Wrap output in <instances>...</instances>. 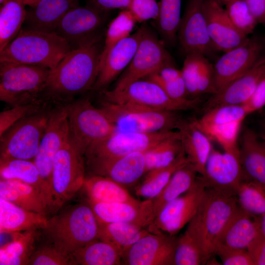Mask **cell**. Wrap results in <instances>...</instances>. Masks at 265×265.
Returning a JSON list of instances; mask_svg holds the SVG:
<instances>
[{"instance_id":"cell-46","label":"cell","mask_w":265,"mask_h":265,"mask_svg":"<svg viewBox=\"0 0 265 265\" xmlns=\"http://www.w3.org/2000/svg\"><path fill=\"white\" fill-rule=\"evenodd\" d=\"M228 15L236 28L247 36L253 32L257 23L244 0H234L225 5Z\"/></svg>"},{"instance_id":"cell-16","label":"cell","mask_w":265,"mask_h":265,"mask_svg":"<svg viewBox=\"0 0 265 265\" xmlns=\"http://www.w3.org/2000/svg\"><path fill=\"white\" fill-rule=\"evenodd\" d=\"M265 46L263 39L254 36L224 52L213 65L216 92L248 71L264 54Z\"/></svg>"},{"instance_id":"cell-41","label":"cell","mask_w":265,"mask_h":265,"mask_svg":"<svg viewBox=\"0 0 265 265\" xmlns=\"http://www.w3.org/2000/svg\"><path fill=\"white\" fill-rule=\"evenodd\" d=\"M183 151L180 134L160 142L145 152L146 173L170 165Z\"/></svg>"},{"instance_id":"cell-34","label":"cell","mask_w":265,"mask_h":265,"mask_svg":"<svg viewBox=\"0 0 265 265\" xmlns=\"http://www.w3.org/2000/svg\"><path fill=\"white\" fill-rule=\"evenodd\" d=\"M71 265H119L122 258L109 243L97 239L80 247L69 255Z\"/></svg>"},{"instance_id":"cell-39","label":"cell","mask_w":265,"mask_h":265,"mask_svg":"<svg viewBox=\"0 0 265 265\" xmlns=\"http://www.w3.org/2000/svg\"><path fill=\"white\" fill-rule=\"evenodd\" d=\"M248 115L243 105H223L205 112L202 117L193 121L207 134L216 128L236 122H242Z\"/></svg>"},{"instance_id":"cell-32","label":"cell","mask_w":265,"mask_h":265,"mask_svg":"<svg viewBox=\"0 0 265 265\" xmlns=\"http://www.w3.org/2000/svg\"><path fill=\"white\" fill-rule=\"evenodd\" d=\"M99 224V239L113 246L122 258L130 248L150 232L147 228L132 223Z\"/></svg>"},{"instance_id":"cell-9","label":"cell","mask_w":265,"mask_h":265,"mask_svg":"<svg viewBox=\"0 0 265 265\" xmlns=\"http://www.w3.org/2000/svg\"><path fill=\"white\" fill-rule=\"evenodd\" d=\"M103 101L114 104H131L150 108L174 111L195 109L200 98L180 101L170 98L156 82L147 79L134 81L124 89H104Z\"/></svg>"},{"instance_id":"cell-48","label":"cell","mask_w":265,"mask_h":265,"mask_svg":"<svg viewBox=\"0 0 265 265\" xmlns=\"http://www.w3.org/2000/svg\"><path fill=\"white\" fill-rule=\"evenodd\" d=\"M42 99L36 102L16 105L0 113V136L20 120L45 110Z\"/></svg>"},{"instance_id":"cell-53","label":"cell","mask_w":265,"mask_h":265,"mask_svg":"<svg viewBox=\"0 0 265 265\" xmlns=\"http://www.w3.org/2000/svg\"><path fill=\"white\" fill-rule=\"evenodd\" d=\"M242 105L244 106L248 114L265 106V75L249 99Z\"/></svg>"},{"instance_id":"cell-13","label":"cell","mask_w":265,"mask_h":265,"mask_svg":"<svg viewBox=\"0 0 265 265\" xmlns=\"http://www.w3.org/2000/svg\"><path fill=\"white\" fill-rule=\"evenodd\" d=\"M206 186L200 176L186 192L166 205L147 229L151 233L175 236L196 214Z\"/></svg>"},{"instance_id":"cell-56","label":"cell","mask_w":265,"mask_h":265,"mask_svg":"<svg viewBox=\"0 0 265 265\" xmlns=\"http://www.w3.org/2000/svg\"><path fill=\"white\" fill-rule=\"evenodd\" d=\"M259 231L265 236V213L256 216Z\"/></svg>"},{"instance_id":"cell-52","label":"cell","mask_w":265,"mask_h":265,"mask_svg":"<svg viewBox=\"0 0 265 265\" xmlns=\"http://www.w3.org/2000/svg\"><path fill=\"white\" fill-rule=\"evenodd\" d=\"M246 250L254 265H265V236L260 231Z\"/></svg>"},{"instance_id":"cell-3","label":"cell","mask_w":265,"mask_h":265,"mask_svg":"<svg viewBox=\"0 0 265 265\" xmlns=\"http://www.w3.org/2000/svg\"><path fill=\"white\" fill-rule=\"evenodd\" d=\"M42 232L46 242L69 256L99 239V224L90 204L85 201L68 206L48 219Z\"/></svg>"},{"instance_id":"cell-55","label":"cell","mask_w":265,"mask_h":265,"mask_svg":"<svg viewBox=\"0 0 265 265\" xmlns=\"http://www.w3.org/2000/svg\"><path fill=\"white\" fill-rule=\"evenodd\" d=\"M256 22L265 24V0H244Z\"/></svg>"},{"instance_id":"cell-12","label":"cell","mask_w":265,"mask_h":265,"mask_svg":"<svg viewBox=\"0 0 265 265\" xmlns=\"http://www.w3.org/2000/svg\"><path fill=\"white\" fill-rule=\"evenodd\" d=\"M69 139L66 106L50 110L47 126L34 159L43 184L49 206L52 208L51 179L55 157Z\"/></svg>"},{"instance_id":"cell-59","label":"cell","mask_w":265,"mask_h":265,"mask_svg":"<svg viewBox=\"0 0 265 265\" xmlns=\"http://www.w3.org/2000/svg\"><path fill=\"white\" fill-rule=\"evenodd\" d=\"M263 130H264V132L265 134V116L264 121H263Z\"/></svg>"},{"instance_id":"cell-4","label":"cell","mask_w":265,"mask_h":265,"mask_svg":"<svg viewBox=\"0 0 265 265\" xmlns=\"http://www.w3.org/2000/svg\"><path fill=\"white\" fill-rule=\"evenodd\" d=\"M71 50L68 42L55 32L22 28L0 52V62L38 65L51 70Z\"/></svg>"},{"instance_id":"cell-24","label":"cell","mask_w":265,"mask_h":265,"mask_svg":"<svg viewBox=\"0 0 265 265\" xmlns=\"http://www.w3.org/2000/svg\"><path fill=\"white\" fill-rule=\"evenodd\" d=\"M142 26L136 32L116 44L108 53L100 68L92 89H105L125 70L131 62L140 42Z\"/></svg>"},{"instance_id":"cell-23","label":"cell","mask_w":265,"mask_h":265,"mask_svg":"<svg viewBox=\"0 0 265 265\" xmlns=\"http://www.w3.org/2000/svg\"><path fill=\"white\" fill-rule=\"evenodd\" d=\"M87 202L98 223L129 222L147 229L155 219L151 199H145L138 203Z\"/></svg>"},{"instance_id":"cell-5","label":"cell","mask_w":265,"mask_h":265,"mask_svg":"<svg viewBox=\"0 0 265 265\" xmlns=\"http://www.w3.org/2000/svg\"><path fill=\"white\" fill-rule=\"evenodd\" d=\"M116 131L154 133L178 130L185 120L178 111L160 110L131 104L103 101L99 107Z\"/></svg>"},{"instance_id":"cell-29","label":"cell","mask_w":265,"mask_h":265,"mask_svg":"<svg viewBox=\"0 0 265 265\" xmlns=\"http://www.w3.org/2000/svg\"><path fill=\"white\" fill-rule=\"evenodd\" d=\"M259 231L256 216L239 206L224 229L217 244L246 249Z\"/></svg>"},{"instance_id":"cell-28","label":"cell","mask_w":265,"mask_h":265,"mask_svg":"<svg viewBox=\"0 0 265 265\" xmlns=\"http://www.w3.org/2000/svg\"><path fill=\"white\" fill-rule=\"evenodd\" d=\"M48 218L44 213L29 211L0 198V233L43 229Z\"/></svg>"},{"instance_id":"cell-6","label":"cell","mask_w":265,"mask_h":265,"mask_svg":"<svg viewBox=\"0 0 265 265\" xmlns=\"http://www.w3.org/2000/svg\"><path fill=\"white\" fill-rule=\"evenodd\" d=\"M50 70L41 66L0 62V101L12 106L40 101Z\"/></svg>"},{"instance_id":"cell-1","label":"cell","mask_w":265,"mask_h":265,"mask_svg":"<svg viewBox=\"0 0 265 265\" xmlns=\"http://www.w3.org/2000/svg\"><path fill=\"white\" fill-rule=\"evenodd\" d=\"M100 41L71 50L50 70L44 96L69 100L93 89L100 70Z\"/></svg>"},{"instance_id":"cell-45","label":"cell","mask_w":265,"mask_h":265,"mask_svg":"<svg viewBox=\"0 0 265 265\" xmlns=\"http://www.w3.org/2000/svg\"><path fill=\"white\" fill-rule=\"evenodd\" d=\"M205 265L201 250L194 239L185 231L177 237L174 265Z\"/></svg>"},{"instance_id":"cell-11","label":"cell","mask_w":265,"mask_h":265,"mask_svg":"<svg viewBox=\"0 0 265 265\" xmlns=\"http://www.w3.org/2000/svg\"><path fill=\"white\" fill-rule=\"evenodd\" d=\"M50 110L18 121L0 136V159L34 160L44 133Z\"/></svg>"},{"instance_id":"cell-51","label":"cell","mask_w":265,"mask_h":265,"mask_svg":"<svg viewBox=\"0 0 265 265\" xmlns=\"http://www.w3.org/2000/svg\"><path fill=\"white\" fill-rule=\"evenodd\" d=\"M129 10L137 22L155 20L159 15V5L156 0H131Z\"/></svg>"},{"instance_id":"cell-10","label":"cell","mask_w":265,"mask_h":265,"mask_svg":"<svg viewBox=\"0 0 265 265\" xmlns=\"http://www.w3.org/2000/svg\"><path fill=\"white\" fill-rule=\"evenodd\" d=\"M142 26V33L136 51L113 89H123L130 83L146 78L164 66L175 65L162 40L148 26Z\"/></svg>"},{"instance_id":"cell-15","label":"cell","mask_w":265,"mask_h":265,"mask_svg":"<svg viewBox=\"0 0 265 265\" xmlns=\"http://www.w3.org/2000/svg\"><path fill=\"white\" fill-rule=\"evenodd\" d=\"M102 11L92 5L78 6L69 10L55 32L64 39L72 50L101 40L104 23Z\"/></svg>"},{"instance_id":"cell-30","label":"cell","mask_w":265,"mask_h":265,"mask_svg":"<svg viewBox=\"0 0 265 265\" xmlns=\"http://www.w3.org/2000/svg\"><path fill=\"white\" fill-rule=\"evenodd\" d=\"M0 198L26 210L47 214V201L34 186L17 180H0Z\"/></svg>"},{"instance_id":"cell-26","label":"cell","mask_w":265,"mask_h":265,"mask_svg":"<svg viewBox=\"0 0 265 265\" xmlns=\"http://www.w3.org/2000/svg\"><path fill=\"white\" fill-rule=\"evenodd\" d=\"M79 6V0H41L26 10L27 28L55 32L60 21L71 9Z\"/></svg>"},{"instance_id":"cell-33","label":"cell","mask_w":265,"mask_h":265,"mask_svg":"<svg viewBox=\"0 0 265 265\" xmlns=\"http://www.w3.org/2000/svg\"><path fill=\"white\" fill-rule=\"evenodd\" d=\"M198 173L188 162L178 169L160 193L151 199L155 218L168 203L188 190L195 183Z\"/></svg>"},{"instance_id":"cell-27","label":"cell","mask_w":265,"mask_h":265,"mask_svg":"<svg viewBox=\"0 0 265 265\" xmlns=\"http://www.w3.org/2000/svg\"><path fill=\"white\" fill-rule=\"evenodd\" d=\"M183 150L189 163L203 176L207 161L212 149L211 139L194 123L186 121L178 130Z\"/></svg>"},{"instance_id":"cell-25","label":"cell","mask_w":265,"mask_h":265,"mask_svg":"<svg viewBox=\"0 0 265 265\" xmlns=\"http://www.w3.org/2000/svg\"><path fill=\"white\" fill-rule=\"evenodd\" d=\"M243 178L265 186V139L245 128L239 146Z\"/></svg>"},{"instance_id":"cell-42","label":"cell","mask_w":265,"mask_h":265,"mask_svg":"<svg viewBox=\"0 0 265 265\" xmlns=\"http://www.w3.org/2000/svg\"><path fill=\"white\" fill-rule=\"evenodd\" d=\"M136 23V20L129 9L122 10L110 23L100 56V69L112 48L131 35Z\"/></svg>"},{"instance_id":"cell-49","label":"cell","mask_w":265,"mask_h":265,"mask_svg":"<svg viewBox=\"0 0 265 265\" xmlns=\"http://www.w3.org/2000/svg\"><path fill=\"white\" fill-rule=\"evenodd\" d=\"M30 265H71L70 256L47 242L36 248L30 258Z\"/></svg>"},{"instance_id":"cell-43","label":"cell","mask_w":265,"mask_h":265,"mask_svg":"<svg viewBox=\"0 0 265 265\" xmlns=\"http://www.w3.org/2000/svg\"><path fill=\"white\" fill-rule=\"evenodd\" d=\"M145 79L156 82L174 100L183 101L192 99L188 97L181 70L175 65L164 66Z\"/></svg>"},{"instance_id":"cell-19","label":"cell","mask_w":265,"mask_h":265,"mask_svg":"<svg viewBox=\"0 0 265 265\" xmlns=\"http://www.w3.org/2000/svg\"><path fill=\"white\" fill-rule=\"evenodd\" d=\"M88 175L109 178L128 186L136 184L146 174L145 152L116 158H85Z\"/></svg>"},{"instance_id":"cell-20","label":"cell","mask_w":265,"mask_h":265,"mask_svg":"<svg viewBox=\"0 0 265 265\" xmlns=\"http://www.w3.org/2000/svg\"><path fill=\"white\" fill-rule=\"evenodd\" d=\"M177 237L149 232L133 244L122 259L127 265H174Z\"/></svg>"},{"instance_id":"cell-21","label":"cell","mask_w":265,"mask_h":265,"mask_svg":"<svg viewBox=\"0 0 265 265\" xmlns=\"http://www.w3.org/2000/svg\"><path fill=\"white\" fill-rule=\"evenodd\" d=\"M265 75L264 54L246 73L212 94L205 105L204 112L218 106L243 105L251 97Z\"/></svg>"},{"instance_id":"cell-47","label":"cell","mask_w":265,"mask_h":265,"mask_svg":"<svg viewBox=\"0 0 265 265\" xmlns=\"http://www.w3.org/2000/svg\"><path fill=\"white\" fill-rule=\"evenodd\" d=\"M206 58L204 55L198 53H189L186 55L181 71L189 99L200 97L198 94L197 85L202 67Z\"/></svg>"},{"instance_id":"cell-18","label":"cell","mask_w":265,"mask_h":265,"mask_svg":"<svg viewBox=\"0 0 265 265\" xmlns=\"http://www.w3.org/2000/svg\"><path fill=\"white\" fill-rule=\"evenodd\" d=\"M204 0H188L178 31L181 47L186 54L198 53L206 57L217 51L209 34L202 9Z\"/></svg>"},{"instance_id":"cell-8","label":"cell","mask_w":265,"mask_h":265,"mask_svg":"<svg viewBox=\"0 0 265 265\" xmlns=\"http://www.w3.org/2000/svg\"><path fill=\"white\" fill-rule=\"evenodd\" d=\"M84 157L70 138L56 154L51 179L53 211H57L81 189L86 176Z\"/></svg>"},{"instance_id":"cell-40","label":"cell","mask_w":265,"mask_h":265,"mask_svg":"<svg viewBox=\"0 0 265 265\" xmlns=\"http://www.w3.org/2000/svg\"><path fill=\"white\" fill-rule=\"evenodd\" d=\"M182 0H160L159 13L154 25L162 41L173 44L176 40L181 18Z\"/></svg>"},{"instance_id":"cell-7","label":"cell","mask_w":265,"mask_h":265,"mask_svg":"<svg viewBox=\"0 0 265 265\" xmlns=\"http://www.w3.org/2000/svg\"><path fill=\"white\" fill-rule=\"evenodd\" d=\"M66 106L70 140L84 155L91 146L116 131L102 110L88 99L72 102Z\"/></svg>"},{"instance_id":"cell-22","label":"cell","mask_w":265,"mask_h":265,"mask_svg":"<svg viewBox=\"0 0 265 265\" xmlns=\"http://www.w3.org/2000/svg\"><path fill=\"white\" fill-rule=\"evenodd\" d=\"M202 9L210 39L217 51L227 52L248 38L236 28L220 3L204 0Z\"/></svg>"},{"instance_id":"cell-35","label":"cell","mask_w":265,"mask_h":265,"mask_svg":"<svg viewBox=\"0 0 265 265\" xmlns=\"http://www.w3.org/2000/svg\"><path fill=\"white\" fill-rule=\"evenodd\" d=\"M38 230L16 232L12 241L0 246V265H26L35 249Z\"/></svg>"},{"instance_id":"cell-38","label":"cell","mask_w":265,"mask_h":265,"mask_svg":"<svg viewBox=\"0 0 265 265\" xmlns=\"http://www.w3.org/2000/svg\"><path fill=\"white\" fill-rule=\"evenodd\" d=\"M187 162L183 151L170 165L147 172L143 181L135 187V194L145 199L154 198L165 186L174 173Z\"/></svg>"},{"instance_id":"cell-57","label":"cell","mask_w":265,"mask_h":265,"mask_svg":"<svg viewBox=\"0 0 265 265\" xmlns=\"http://www.w3.org/2000/svg\"><path fill=\"white\" fill-rule=\"evenodd\" d=\"M41 0H24V3L26 5L29 6H34Z\"/></svg>"},{"instance_id":"cell-2","label":"cell","mask_w":265,"mask_h":265,"mask_svg":"<svg viewBox=\"0 0 265 265\" xmlns=\"http://www.w3.org/2000/svg\"><path fill=\"white\" fill-rule=\"evenodd\" d=\"M239 207L236 196L206 188L198 211L186 230L199 247L205 264L214 255L222 232Z\"/></svg>"},{"instance_id":"cell-31","label":"cell","mask_w":265,"mask_h":265,"mask_svg":"<svg viewBox=\"0 0 265 265\" xmlns=\"http://www.w3.org/2000/svg\"><path fill=\"white\" fill-rule=\"evenodd\" d=\"M81 189L86 201L89 202L138 203L141 201L132 196L123 186L100 176H86Z\"/></svg>"},{"instance_id":"cell-54","label":"cell","mask_w":265,"mask_h":265,"mask_svg":"<svg viewBox=\"0 0 265 265\" xmlns=\"http://www.w3.org/2000/svg\"><path fill=\"white\" fill-rule=\"evenodd\" d=\"M131 0H91L90 4L102 11L116 8L129 9Z\"/></svg>"},{"instance_id":"cell-14","label":"cell","mask_w":265,"mask_h":265,"mask_svg":"<svg viewBox=\"0 0 265 265\" xmlns=\"http://www.w3.org/2000/svg\"><path fill=\"white\" fill-rule=\"evenodd\" d=\"M180 134L179 131L154 133L116 131L106 138L91 146L84 157L116 158L136 152H144L160 142Z\"/></svg>"},{"instance_id":"cell-50","label":"cell","mask_w":265,"mask_h":265,"mask_svg":"<svg viewBox=\"0 0 265 265\" xmlns=\"http://www.w3.org/2000/svg\"><path fill=\"white\" fill-rule=\"evenodd\" d=\"M214 255L219 257L224 265H254L246 249L230 248L217 244Z\"/></svg>"},{"instance_id":"cell-58","label":"cell","mask_w":265,"mask_h":265,"mask_svg":"<svg viewBox=\"0 0 265 265\" xmlns=\"http://www.w3.org/2000/svg\"><path fill=\"white\" fill-rule=\"evenodd\" d=\"M214 0L216 1L217 2L220 3L221 4L226 5L229 2L234 0Z\"/></svg>"},{"instance_id":"cell-17","label":"cell","mask_w":265,"mask_h":265,"mask_svg":"<svg viewBox=\"0 0 265 265\" xmlns=\"http://www.w3.org/2000/svg\"><path fill=\"white\" fill-rule=\"evenodd\" d=\"M200 177L206 188L236 196L243 179L239 153H221L212 148L206 164L204 174Z\"/></svg>"},{"instance_id":"cell-44","label":"cell","mask_w":265,"mask_h":265,"mask_svg":"<svg viewBox=\"0 0 265 265\" xmlns=\"http://www.w3.org/2000/svg\"><path fill=\"white\" fill-rule=\"evenodd\" d=\"M236 197L239 206L246 212L259 216L265 213V186L243 179Z\"/></svg>"},{"instance_id":"cell-37","label":"cell","mask_w":265,"mask_h":265,"mask_svg":"<svg viewBox=\"0 0 265 265\" xmlns=\"http://www.w3.org/2000/svg\"><path fill=\"white\" fill-rule=\"evenodd\" d=\"M0 180H19L34 186L40 191L48 205L39 171L34 160L0 159Z\"/></svg>"},{"instance_id":"cell-36","label":"cell","mask_w":265,"mask_h":265,"mask_svg":"<svg viewBox=\"0 0 265 265\" xmlns=\"http://www.w3.org/2000/svg\"><path fill=\"white\" fill-rule=\"evenodd\" d=\"M24 0H7L0 8V52L18 34L26 10Z\"/></svg>"},{"instance_id":"cell-60","label":"cell","mask_w":265,"mask_h":265,"mask_svg":"<svg viewBox=\"0 0 265 265\" xmlns=\"http://www.w3.org/2000/svg\"><path fill=\"white\" fill-rule=\"evenodd\" d=\"M7 0H0V5L5 3L7 1Z\"/></svg>"}]
</instances>
